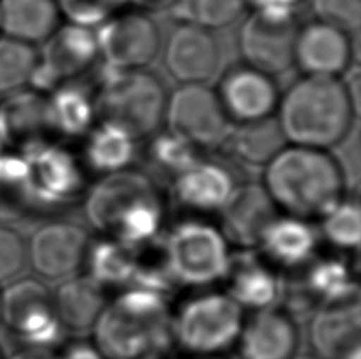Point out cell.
<instances>
[{
    "mask_svg": "<svg viewBox=\"0 0 361 359\" xmlns=\"http://www.w3.org/2000/svg\"><path fill=\"white\" fill-rule=\"evenodd\" d=\"M263 187L277 209L311 220L322 219L344 200L345 177L328 151L286 144L265 165Z\"/></svg>",
    "mask_w": 361,
    "mask_h": 359,
    "instance_id": "6da1fadb",
    "label": "cell"
},
{
    "mask_svg": "<svg viewBox=\"0 0 361 359\" xmlns=\"http://www.w3.org/2000/svg\"><path fill=\"white\" fill-rule=\"evenodd\" d=\"M92 328L105 359H162L175 344L169 296L140 286L106 304Z\"/></svg>",
    "mask_w": 361,
    "mask_h": 359,
    "instance_id": "7a4b0ae2",
    "label": "cell"
},
{
    "mask_svg": "<svg viewBox=\"0 0 361 359\" xmlns=\"http://www.w3.org/2000/svg\"><path fill=\"white\" fill-rule=\"evenodd\" d=\"M276 111L288 144L328 151L350 133L355 101L339 78L305 75L281 95Z\"/></svg>",
    "mask_w": 361,
    "mask_h": 359,
    "instance_id": "3957f363",
    "label": "cell"
},
{
    "mask_svg": "<svg viewBox=\"0 0 361 359\" xmlns=\"http://www.w3.org/2000/svg\"><path fill=\"white\" fill-rule=\"evenodd\" d=\"M166 99L162 80L146 68L113 70L94 97L95 116L135 141L143 139L162 125Z\"/></svg>",
    "mask_w": 361,
    "mask_h": 359,
    "instance_id": "277c9868",
    "label": "cell"
},
{
    "mask_svg": "<svg viewBox=\"0 0 361 359\" xmlns=\"http://www.w3.org/2000/svg\"><path fill=\"white\" fill-rule=\"evenodd\" d=\"M244 320V309L227 293L198 294L173 317V341L189 355L219 358L235 347Z\"/></svg>",
    "mask_w": 361,
    "mask_h": 359,
    "instance_id": "5b68a950",
    "label": "cell"
},
{
    "mask_svg": "<svg viewBox=\"0 0 361 359\" xmlns=\"http://www.w3.org/2000/svg\"><path fill=\"white\" fill-rule=\"evenodd\" d=\"M230 244L221 229L204 220H184L162 242V256L173 280L206 286L222 282L230 265Z\"/></svg>",
    "mask_w": 361,
    "mask_h": 359,
    "instance_id": "8992f818",
    "label": "cell"
},
{
    "mask_svg": "<svg viewBox=\"0 0 361 359\" xmlns=\"http://www.w3.org/2000/svg\"><path fill=\"white\" fill-rule=\"evenodd\" d=\"M0 322L27 348L57 347L63 337L53 293L37 279H21L0 290Z\"/></svg>",
    "mask_w": 361,
    "mask_h": 359,
    "instance_id": "52a82bcc",
    "label": "cell"
},
{
    "mask_svg": "<svg viewBox=\"0 0 361 359\" xmlns=\"http://www.w3.org/2000/svg\"><path fill=\"white\" fill-rule=\"evenodd\" d=\"M21 153L29 163V210H57L82 194V168L67 149L42 141Z\"/></svg>",
    "mask_w": 361,
    "mask_h": 359,
    "instance_id": "ba28073f",
    "label": "cell"
},
{
    "mask_svg": "<svg viewBox=\"0 0 361 359\" xmlns=\"http://www.w3.org/2000/svg\"><path fill=\"white\" fill-rule=\"evenodd\" d=\"M164 120L170 133L197 149L221 146L230 130L216 91L203 82L183 84L169 95Z\"/></svg>",
    "mask_w": 361,
    "mask_h": 359,
    "instance_id": "9c48e42d",
    "label": "cell"
},
{
    "mask_svg": "<svg viewBox=\"0 0 361 359\" xmlns=\"http://www.w3.org/2000/svg\"><path fill=\"white\" fill-rule=\"evenodd\" d=\"M99 56L113 70L146 68L160 49V30L151 16L127 11L106 19L95 32Z\"/></svg>",
    "mask_w": 361,
    "mask_h": 359,
    "instance_id": "30bf717a",
    "label": "cell"
},
{
    "mask_svg": "<svg viewBox=\"0 0 361 359\" xmlns=\"http://www.w3.org/2000/svg\"><path fill=\"white\" fill-rule=\"evenodd\" d=\"M298 25L295 18L250 13L240 29L238 44L246 65L271 76L293 65V46Z\"/></svg>",
    "mask_w": 361,
    "mask_h": 359,
    "instance_id": "8fae6325",
    "label": "cell"
},
{
    "mask_svg": "<svg viewBox=\"0 0 361 359\" xmlns=\"http://www.w3.org/2000/svg\"><path fill=\"white\" fill-rule=\"evenodd\" d=\"M99 57L95 32L78 24H68L51 35L42 53L32 82L43 91L59 86L62 81H72L85 73ZM30 82V84H32Z\"/></svg>",
    "mask_w": 361,
    "mask_h": 359,
    "instance_id": "7c38bea8",
    "label": "cell"
},
{
    "mask_svg": "<svg viewBox=\"0 0 361 359\" xmlns=\"http://www.w3.org/2000/svg\"><path fill=\"white\" fill-rule=\"evenodd\" d=\"M159 194L156 182L145 171L126 170L103 175L85 198V214L97 232L109 236L128 209Z\"/></svg>",
    "mask_w": 361,
    "mask_h": 359,
    "instance_id": "4fadbf2b",
    "label": "cell"
},
{
    "mask_svg": "<svg viewBox=\"0 0 361 359\" xmlns=\"http://www.w3.org/2000/svg\"><path fill=\"white\" fill-rule=\"evenodd\" d=\"M216 94L227 118L236 124L274 116L281 97L273 76L246 63L225 72Z\"/></svg>",
    "mask_w": 361,
    "mask_h": 359,
    "instance_id": "5bb4252c",
    "label": "cell"
},
{
    "mask_svg": "<svg viewBox=\"0 0 361 359\" xmlns=\"http://www.w3.org/2000/svg\"><path fill=\"white\" fill-rule=\"evenodd\" d=\"M89 234L68 222H51L32 236L27 256L34 271L44 279L57 280L85 266Z\"/></svg>",
    "mask_w": 361,
    "mask_h": 359,
    "instance_id": "9a60e30c",
    "label": "cell"
},
{
    "mask_svg": "<svg viewBox=\"0 0 361 359\" xmlns=\"http://www.w3.org/2000/svg\"><path fill=\"white\" fill-rule=\"evenodd\" d=\"M350 61L352 42L347 30L320 19L296 30L293 63L305 75L339 78Z\"/></svg>",
    "mask_w": 361,
    "mask_h": 359,
    "instance_id": "2e32d148",
    "label": "cell"
},
{
    "mask_svg": "<svg viewBox=\"0 0 361 359\" xmlns=\"http://www.w3.org/2000/svg\"><path fill=\"white\" fill-rule=\"evenodd\" d=\"M221 232L228 244L240 248L260 246L262 236L277 217V206L263 184H238L221 209Z\"/></svg>",
    "mask_w": 361,
    "mask_h": 359,
    "instance_id": "e0dca14e",
    "label": "cell"
},
{
    "mask_svg": "<svg viewBox=\"0 0 361 359\" xmlns=\"http://www.w3.org/2000/svg\"><path fill=\"white\" fill-rule=\"evenodd\" d=\"M165 67L183 84H200L216 73L221 49L211 30L183 23L171 32L165 44Z\"/></svg>",
    "mask_w": 361,
    "mask_h": 359,
    "instance_id": "ac0fdd59",
    "label": "cell"
},
{
    "mask_svg": "<svg viewBox=\"0 0 361 359\" xmlns=\"http://www.w3.org/2000/svg\"><path fill=\"white\" fill-rule=\"evenodd\" d=\"M300 344L295 320L277 307L255 310L236 341L240 359H292Z\"/></svg>",
    "mask_w": 361,
    "mask_h": 359,
    "instance_id": "d6986e66",
    "label": "cell"
},
{
    "mask_svg": "<svg viewBox=\"0 0 361 359\" xmlns=\"http://www.w3.org/2000/svg\"><path fill=\"white\" fill-rule=\"evenodd\" d=\"M236 185L233 172L227 166L200 158L175 177L173 196L180 208L192 213H221Z\"/></svg>",
    "mask_w": 361,
    "mask_h": 359,
    "instance_id": "ffe728a7",
    "label": "cell"
},
{
    "mask_svg": "<svg viewBox=\"0 0 361 359\" xmlns=\"http://www.w3.org/2000/svg\"><path fill=\"white\" fill-rule=\"evenodd\" d=\"M224 282H227L228 296L243 309L254 312L274 307L283 286L273 267L254 248H241L236 255L231 253Z\"/></svg>",
    "mask_w": 361,
    "mask_h": 359,
    "instance_id": "44dd1931",
    "label": "cell"
},
{
    "mask_svg": "<svg viewBox=\"0 0 361 359\" xmlns=\"http://www.w3.org/2000/svg\"><path fill=\"white\" fill-rule=\"evenodd\" d=\"M360 299L322 304L309 326V339L320 359H345L360 348Z\"/></svg>",
    "mask_w": 361,
    "mask_h": 359,
    "instance_id": "7402d4cb",
    "label": "cell"
},
{
    "mask_svg": "<svg viewBox=\"0 0 361 359\" xmlns=\"http://www.w3.org/2000/svg\"><path fill=\"white\" fill-rule=\"evenodd\" d=\"M61 18L56 0H0V35L34 46L54 34Z\"/></svg>",
    "mask_w": 361,
    "mask_h": 359,
    "instance_id": "603a6c76",
    "label": "cell"
},
{
    "mask_svg": "<svg viewBox=\"0 0 361 359\" xmlns=\"http://www.w3.org/2000/svg\"><path fill=\"white\" fill-rule=\"evenodd\" d=\"M317 246V233L307 220L277 215L263 233L259 247L268 261L283 267H298L312 260Z\"/></svg>",
    "mask_w": 361,
    "mask_h": 359,
    "instance_id": "cb8c5ba5",
    "label": "cell"
},
{
    "mask_svg": "<svg viewBox=\"0 0 361 359\" xmlns=\"http://www.w3.org/2000/svg\"><path fill=\"white\" fill-rule=\"evenodd\" d=\"M0 128L8 147H18L15 151L42 143L43 133L51 130L47 100L24 91L6 95L0 106Z\"/></svg>",
    "mask_w": 361,
    "mask_h": 359,
    "instance_id": "d4e9b609",
    "label": "cell"
},
{
    "mask_svg": "<svg viewBox=\"0 0 361 359\" xmlns=\"http://www.w3.org/2000/svg\"><path fill=\"white\" fill-rule=\"evenodd\" d=\"M54 310L62 326L70 331L90 329L108 304L105 288L89 275L72 277L53 294Z\"/></svg>",
    "mask_w": 361,
    "mask_h": 359,
    "instance_id": "484cf974",
    "label": "cell"
},
{
    "mask_svg": "<svg viewBox=\"0 0 361 359\" xmlns=\"http://www.w3.org/2000/svg\"><path fill=\"white\" fill-rule=\"evenodd\" d=\"M236 160L243 163L267 165L283 146L288 144L276 116L236 124L230 128L224 143Z\"/></svg>",
    "mask_w": 361,
    "mask_h": 359,
    "instance_id": "4316f807",
    "label": "cell"
},
{
    "mask_svg": "<svg viewBox=\"0 0 361 359\" xmlns=\"http://www.w3.org/2000/svg\"><path fill=\"white\" fill-rule=\"evenodd\" d=\"M47 106L51 130L68 138L86 134L97 119L94 99L73 84L57 86Z\"/></svg>",
    "mask_w": 361,
    "mask_h": 359,
    "instance_id": "83f0119b",
    "label": "cell"
},
{
    "mask_svg": "<svg viewBox=\"0 0 361 359\" xmlns=\"http://www.w3.org/2000/svg\"><path fill=\"white\" fill-rule=\"evenodd\" d=\"M85 162L89 168L109 175L126 170L133 162L135 139L124 130L106 122H100L87 132Z\"/></svg>",
    "mask_w": 361,
    "mask_h": 359,
    "instance_id": "f1b7e54d",
    "label": "cell"
},
{
    "mask_svg": "<svg viewBox=\"0 0 361 359\" xmlns=\"http://www.w3.org/2000/svg\"><path fill=\"white\" fill-rule=\"evenodd\" d=\"M85 265L87 266L89 277L105 290L127 288L137 267V256L124 244L109 238L90 242Z\"/></svg>",
    "mask_w": 361,
    "mask_h": 359,
    "instance_id": "f546056e",
    "label": "cell"
},
{
    "mask_svg": "<svg viewBox=\"0 0 361 359\" xmlns=\"http://www.w3.org/2000/svg\"><path fill=\"white\" fill-rule=\"evenodd\" d=\"M302 284L322 304L344 303L360 296L357 280L353 279L349 265L343 260L325 258L314 263Z\"/></svg>",
    "mask_w": 361,
    "mask_h": 359,
    "instance_id": "4dcf8cb0",
    "label": "cell"
},
{
    "mask_svg": "<svg viewBox=\"0 0 361 359\" xmlns=\"http://www.w3.org/2000/svg\"><path fill=\"white\" fill-rule=\"evenodd\" d=\"M38 65L34 44L0 35V95H11L27 87Z\"/></svg>",
    "mask_w": 361,
    "mask_h": 359,
    "instance_id": "1f68e13d",
    "label": "cell"
},
{
    "mask_svg": "<svg viewBox=\"0 0 361 359\" xmlns=\"http://www.w3.org/2000/svg\"><path fill=\"white\" fill-rule=\"evenodd\" d=\"M29 163L15 149L0 152V215L27 209Z\"/></svg>",
    "mask_w": 361,
    "mask_h": 359,
    "instance_id": "d6a6232c",
    "label": "cell"
},
{
    "mask_svg": "<svg viewBox=\"0 0 361 359\" xmlns=\"http://www.w3.org/2000/svg\"><path fill=\"white\" fill-rule=\"evenodd\" d=\"M247 6V0H175L176 16L208 30L225 27Z\"/></svg>",
    "mask_w": 361,
    "mask_h": 359,
    "instance_id": "836d02e7",
    "label": "cell"
},
{
    "mask_svg": "<svg viewBox=\"0 0 361 359\" xmlns=\"http://www.w3.org/2000/svg\"><path fill=\"white\" fill-rule=\"evenodd\" d=\"M322 233L331 246L352 250L358 248L361 239V217L357 203L341 200L322 217Z\"/></svg>",
    "mask_w": 361,
    "mask_h": 359,
    "instance_id": "e575fe53",
    "label": "cell"
},
{
    "mask_svg": "<svg viewBox=\"0 0 361 359\" xmlns=\"http://www.w3.org/2000/svg\"><path fill=\"white\" fill-rule=\"evenodd\" d=\"M198 151L195 146L169 132L152 141L151 158L160 171L169 172L175 179L184 170L198 162Z\"/></svg>",
    "mask_w": 361,
    "mask_h": 359,
    "instance_id": "d590c367",
    "label": "cell"
},
{
    "mask_svg": "<svg viewBox=\"0 0 361 359\" xmlns=\"http://www.w3.org/2000/svg\"><path fill=\"white\" fill-rule=\"evenodd\" d=\"M61 15L72 24L97 27L121 13L128 0H56Z\"/></svg>",
    "mask_w": 361,
    "mask_h": 359,
    "instance_id": "8d00e7d4",
    "label": "cell"
},
{
    "mask_svg": "<svg viewBox=\"0 0 361 359\" xmlns=\"http://www.w3.org/2000/svg\"><path fill=\"white\" fill-rule=\"evenodd\" d=\"M317 19L338 25L347 32L357 30L361 23V0H309Z\"/></svg>",
    "mask_w": 361,
    "mask_h": 359,
    "instance_id": "74e56055",
    "label": "cell"
},
{
    "mask_svg": "<svg viewBox=\"0 0 361 359\" xmlns=\"http://www.w3.org/2000/svg\"><path fill=\"white\" fill-rule=\"evenodd\" d=\"M27 247L21 236L11 227L0 222V282H6L15 277L21 271Z\"/></svg>",
    "mask_w": 361,
    "mask_h": 359,
    "instance_id": "f35d334b",
    "label": "cell"
},
{
    "mask_svg": "<svg viewBox=\"0 0 361 359\" xmlns=\"http://www.w3.org/2000/svg\"><path fill=\"white\" fill-rule=\"evenodd\" d=\"M54 359H105V356L100 353L95 344L73 342L62 348L61 353L54 356Z\"/></svg>",
    "mask_w": 361,
    "mask_h": 359,
    "instance_id": "ab89813d",
    "label": "cell"
},
{
    "mask_svg": "<svg viewBox=\"0 0 361 359\" xmlns=\"http://www.w3.org/2000/svg\"><path fill=\"white\" fill-rule=\"evenodd\" d=\"M6 359H54V355L47 350H37V348H23L16 351L15 355H11Z\"/></svg>",
    "mask_w": 361,
    "mask_h": 359,
    "instance_id": "60d3db41",
    "label": "cell"
},
{
    "mask_svg": "<svg viewBox=\"0 0 361 359\" xmlns=\"http://www.w3.org/2000/svg\"><path fill=\"white\" fill-rule=\"evenodd\" d=\"M140 6H143V8H156V6L162 5L165 0H132Z\"/></svg>",
    "mask_w": 361,
    "mask_h": 359,
    "instance_id": "b9f144b4",
    "label": "cell"
},
{
    "mask_svg": "<svg viewBox=\"0 0 361 359\" xmlns=\"http://www.w3.org/2000/svg\"><path fill=\"white\" fill-rule=\"evenodd\" d=\"M292 359H320L317 355H298V356H293Z\"/></svg>",
    "mask_w": 361,
    "mask_h": 359,
    "instance_id": "7bdbcfd3",
    "label": "cell"
},
{
    "mask_svg": "<svg viewBox=\"0 0 361 359\" xmlns=\"http://www.w3.org/2000/svg\"><path fill=\"white\" fill-rule=\"evenodd\" d=\"M345 359H361V351H360V348L358 350H355V351H352V353L347 356Z\"/></svg>",
    "mask_w": 361,
    "mask_h": 359,
    "instance_id": "ee69618b",
    "label": "cell"
},
{
    "mask_svg": "<svg viewBox=\"0 0 361 359\" xmlns=\"http://www.w3.org/2000/svg\"><path fill=\"white\" fill-rule=\"evenodd\" d=\"M197 359H219V358H197Z\"/></svg>",
    "mask_w": 361,
    "mask_h": 359,
    "instance_id": "f6af8a7d",
    "label": "cell"
},
{
    "mask_svg": "<svg viewBox=\"0 0 361 359\" xmlns=\"http://www.w3.org/2000/svg\"><path fill=\"white\" fill-rule=\"evenodd\" d=\"M0 359H5V358H4V355H2V351H0Z\"/></svg>",
    "mask_w": 361,
    "mask_h": 359,
    "instance_id": "bcb514c9",
    "label": "cell"
},
{
    "mask_svg": "<svg viewBox=\"0 0 361 359\" xmlns=\"http://www.w3.org/2000/svg\"><path fill=\"white\" fill-rule=\"evenodd\" d=\"M295 2H298V4H300V2H301V0H295Z\"/></svg>",
    "mask_w": 361,
    "mask_h": 359,
    "instance_id": "7dc6e473",
    "label": "cell"
}]
</instances>
